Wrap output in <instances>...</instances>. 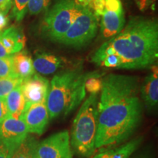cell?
I'll return each mask as SVG.
<instances>
[{"instance_id":"1","label":"cell","mask_w":158,"mask_h":158,"mask_svg":"<svg viewBox=\"0 0 158 158\" xmlns=\"http://www.w3.org/2000/svg\"><path fill=\"white\" fill-rule=\"evenodd\" d=\"M136 77L109 74L102 79L98 104L96 149L122 144L141 123L143 106Z\"/></svg>"},{"instance_id":"2","label":"cell","mask_w":158,"mask_h":158,"mask_svg":"<svg viewBox=\"0 0 158 158\" xmlns=\"http://www.w3.org/2000/svg\"><path fill=\"white\" fill-rule=\"evenodd\" d=\"M157 56V21L136 16L96 51L92 62L103 68L135 70L152 67Z\"/></svg>"},{"instance_id":"3","label":"cell","mask_w":158,"mask_h":158,"mask_svg":"<svg viewBox=\"0 0 158 158\" xmlns=\"http://www.w3.org/2000/svg\"><path fill=\"white\" fill-rule=\"evenodd\" d=\"M94 73H84L81 66L63 70L51 80L46 105L51 119L74 111L86 96L85 82Z\"/></svg>"},{"instance_id":"4","label":"cell","mask_w":158,"mask_h":158,"mask_svg":"<svg viewBox=\"0 0 158 158\" xmlns=\"http://www.w3.org/2000/svg\"><path fill=\"white\" fill-rule=\"evenodd\" d=\"M98 94H90L75 117L70 146L78 155L89 157L95 152L98 132Z\"/></svg>"},{"instance_id":"5","label":"cell","mask_w":158,"mask_h":158,"mask_svg":"<svg viewBox=\"0 0 158 158\" xmlns=\"http://www.w3.org/2000/svg\"><path fill=\"white\" fill-rule=\"evenodd\" d=\"M84 7L75 0H57L45 13L40 25L41 34L45 38L59 43Z\"/></svg>"},{"instance_id":"6","label":"cell","mask_w":158,"mask_h":158,"mask_svg":"<svg viewBox=\"0 0 158 158\" xmlns=\"http://www.w3.org/2000/svg\"><path fill=\"white\" fill-rule=\"evenodd\" d=\"M98 31V19L88 7H84L59 43L73 48L89 43Z\"/></svg>"},{"instance_id":"7","label":"cell","mask_w":158,"mask_h":158,"mask_svg":"<svg viewBox=\"0 0 158 158\" xmlns=\"http://www.w3.org/2000/svg\"><path fill=\"white\" fill-rule=\"evenodd\" d=\"M35 158H73L69 132H59L39 142Z\"/></svg>"},{"instance_id":"8","label":"cell","mask_w":158,"mask_h":158,"mask_svg":"<svg viewBox=\"0 0 158 158\" xmlns=\"http://www.w3.org/2000/svg\"><path fill=\"white\" fill-rule=\"evenodd\" d=\"M20 86L26 100V106L46 102L50 89V82L46 78L35 73L23 80Z\"/></svg>"},{"instance_id":"9","label":"cell","mask_w":158,"mask_h":158,"mask_svg":"<svg viewBox=\"0 0 158 158\" xmlns=\"http://www.w3.org/2000/svg\"><path fill=\"white\" fill-rule=\"evenodd\" d=\"M21 117L24 121L29 133L42 135L50 119L46 102L26 106Z\"/></svg>"},{"instance_id":"10","label":"cell","mask_w":158,"mask_h":158,"mask_svg":"<svg viewBox=\"0 0 158 158\" xmlns=\"http://www.w3.org/2000/svg\"><path fill=\"white\" fill-rule=\"evenodd\" d=\"M28 134L27 125L21 117L15 118L8 116L0 123V136L15 149Z\"/></svg>"},{"instance_id":"11","label":"cell","mask_w":158,"mask_h":158,"mask_svg":"<svg viewBox=\"0 0 158 158\" xmlns=\"http://www.w3.org/2000/svg\"><path fill=\"white\" fill-rule=\"evenodd\" d=\"M157 66H152L151 73L144 79L141 89V97L148 112L157 109L158 105Z\"/></svg>"},{"instance_id":"12","label":"cell","mask_w":158,"mask_h":158,"mask_svg":"<svg viewBox=\"0 0 158 158\" xmlns=\"http://www.w3.org/2000/svg\"><path fill=\"white\" fill-rule=\"evenodd\" d=\"M143 138L136 137L119 147L117 145L101 148L102 149L92 158H130L140 147Z\"/></svg>"},{"instance_id":"13","label":"cell","mask_w":158,"mask_h":158,"mask_svg":"<svg viewBox=\"0 0 158 158\" xmlns=\"http://www.w3.org/2000/svg\"><path fill=\"white\" fill-rule=\"evenodd\" d=\"M0 39L3 46L10 56L22 51L26 44V37L22 30L15 26L1 31Z\"/></svg>"},{"instance_id":"14","label":"cell","mask_w":158,"mask_h":158,"mask_svg":"<svg viewBox=\"0 0 158 158\" xmlns=\"http://www.w3.org/2000/svg\"><path fill=\"white\" fill-rule=\"evenodd\" d=\"M125 20L124 12L116 13L105 10L102 15L101 35L105 38H110L123 29Z\"/></svg>"},{"instance_id":"15","label":"cell","mask_w":158,"mask_h":158,"mask_svg":"<svg viewBox=\"0 0 158 158\" xmlns=\"http://www.w3.org/2000/svg\"><path fill=\"white\" fill-rule=\"evenodd\" d=\"M12 65L15 76L23 81L35 73L33 60L27 51H21L13 54Z\"/></svg>"},{"instance_id":"16","label":"cell","mask_w":158,"mask_h":158,"mask_svg":"<svg viewBox=\"0 0 158 158\" xmlns=\"http://www.w3.org/2000/svg\"><path fill=\"white\" fill-rule=\"evenodd\" d=\"M64 64V60L61 57L45 52L37 54L33 60L35 70L43 75L54 73Z\"/></svg>"},{"instance_id":"17","label":"cell","mask_w":158,"mask_h":158,"mask_svg":"<svg viewBox=\"0 0 158 158\" xmlns=\"http://www.w3.org/2000/svg\"><path fill=\"white\" fill-rule=\"evenodd\" d=\"M5 101L8 108L10 116L20 118L26 108V100L21 92V86H18L5 97Z\"/></svg>"},{"instance_id":"18","label":"cell","mask_w":158,"mask_h":158,"mask_svg":"<svg viewBox=\"0 0 158 158\" xmlns=\"http://www.w3.org/2000/svg\"><path fill=\"white\" fill-rule=\"evenodd\" d=\"M38 143L35 137L28 135L15 149L11 158H35Z\"/></svg>"},{"instance_id":"19","label":"cell","mask_w":158,"mask_h":158,"mask_svg":"<svg viewBox=\"0 0 158 158\" xmlns=\"http://www.w3.org/2000/svg\"><path fill=\"white\" fill-rule=\"evenodd\" d=\"M23 80L19 78H0V98H5L11 91L21 86Z\"/></svg>"},{"instance_id":"20","label":"cell","mask_w":158,"mask_h":158,"mask_svg":"<svg viewBox=\"0 0 158 158\" xmlns=\"http://www.w3.org/2000/svg\"><path fill=\"white\" fill-rule=\"evenodd\" d=\"M100 75L98 72L94 73L89 78L86 79L85 82V89L91 94H98L102 89V79L100 78Z\"/></svg>"},{"instance_id":"21","label":"cell","mask_w":158,"mask_h":158,"mask_svg":"<svg viewBox=\"0 0 158 158\" xmlns=\"http://www.w3.org/2000/svg\"><path fill=\"white\" fill-rule=\"evenodd\" d=\"M29 0H13L12 17L17 22H20L25 17L27 12Z\"/></svg>"},{"instance_id":"22","label":"cell","mask_w":158,"mask_h":158,"mask_svg":"<svg viewBox=\"0 0 158 158\" xmlns=\"http://www.w3.org/2000/svg\"><path fill=\"white\" fill-rule=\"evenodd\" d=\"M51 0H29L27 11L30 15H38L48 11Z\"/></svg>"},{"instance_id":"23","label":"cell","mask_w":158,"mask_h":158,"mask_svg":"<svg viewBox=\"0 0 158 158\" xmlns=\"http://www.w3.org/2000/svg\"><path fill=\"white\" fill-rule=\"evenodd\" d=\"M14 77L12 65V56L7 58H0V78Z\"/></svg>"},{"instance_id":"24","label":"cell","mask_w":158,"mask_h":158,"mask_svg":"<svg viewBox=\"0 0 158 158\" xmlns=\"http://www.w3.org/2000/svg\"><path fill=\"white\" fill-rule=\"evenodd\" d=\"M87 7L96 18L102 16L105 10V0H89Z\"/></svg>"},{"instance_id":"25","label":"cell","mask_w":158,"mask_h":158,"mask_svg":"<svg viewBox=\"0 0 158 158\" xmlns=\"http://www.w3.org/2000/svg\"><path fill=\"white\" fill-rule=\"evenodd\" d=\"M15 149L0 136V158H11Z\"/></svg>"},{"instance_id":"26","label":"cell","mask_w":158,"mask_h":158,"mask_svg":"<svg viewBox=\"0 0 158 158\" xmlns=\"http://www.w3.org/2000/svg\"><path fill=\"white\" fill-rule=\"evenodd\" d=\"M105 10L116 13L124 12L121 0H105Z\"/></svg>"},{"instance_id":"27","label":"cell","mask_w":158,"mask_h":158,"mask_svg":"<svg viewBox=\"0 0 158 158\" xmlns=\"http://www.w3.org/2000/svg\"><path fill=\"white\" fill-rule=\"evenodd\" d=\"M8 116H10V114L6 104L5 98H0V123Z\"/></svg>"},{"instance_id":"28","label":"cell","mask_w":158,"mask_h":158,"mask_svg":"<svg viewBox=\"0 0 158 158\" xmlns=\"http://www.w3.org/2000/svg\"><path fill=\"white\" fill-rule=\"evenodd\" d=\"M9 23V17L7 13L0 12V32L7 27Z\"/></svg>"},{"instance_id":"29","label":"cell","mask_w":158,"mask_h":158,"mask_svg":"<svg viewBox=\"0 0 158 158\" xmlns=\"http://www.w3.org/2000/svg\"><path fill=\"white\" fill-rule=\"evenodd\" d=\"M135 2L139 9L143 10L149 7L152 2V0H135Z\"/></svg>"},{"instance_id":"30","label":"cell","mask_w":158,"mask_h":158,"mask_svg":"<svg viewBox=\"0 0 158 158\" xmlns=\"http://www.w3.org/2000/svg\"><path fill=\"white\" fill-rule=\"evenodd\" d=\"M1 34V32H0ZM10 56L7 51H6V49L5 48V47L3 46L2 43L1 42V39H0V58H7V57H10Z\"/></svg>"},{"instance_id":"31","label":"cell","mask_w":158,"mask_h":158,"mask_svg":"<svg viewBox=\"0 0 158 158\" xmlns=\"http://www.w3.org/2000/svg\"><path fill=\"white\" fill-rule=\"evenodd\" d=\"M13 0H0V7L11 9Z\"/></svg>"},{"instance_id":"32","label":"cell","mask_w":158,"mask_h":158,"mask_svg":"<svg viewBox=\"0 0 158 158\" xmlns=\"http://www.w3.org/2000/svg\"><path fill=\"white\" fill-rule=\"evenodd\" d=\"M75 1L79 5L84 6V7H87L89 0H75Z\"/></svg>"},{"instance_id":"33","label":"cell","mask_w":158,"mask_h":158,"mask_svg":"<svg viewBox=\"0 0 158 158\" xmlns=\"http://www.w3.org/2000/svg\"><path fill=\"white\" fill-rule=\"evenodd\" d=\"M143 158H146V157H143Z\"/></svg>"}]
</instances>
